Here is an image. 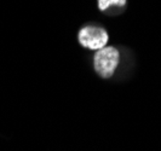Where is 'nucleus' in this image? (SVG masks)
Wrapping results in <instances>:
<instances>
[{"mask_svg": "<svg viewBox=\"0 0 161 151\" xmlns=\"http://www.w3.org/2000/svg\"><path fill=\"white\" fill-rule=\"evenodd\" d=\"M120 61V53L119 51L113 46H105V47L98 50L93 58V65L97 74L103 78L108 79L113 76L114 72Z\"/></svg>", "mask_w": 161, "mask_h": 151, "instance_id": "nucleus-1", "label": "nucleus"}, {"mask_svg": "<svg viewBox=\"0 0 161 151\" xmlns=\"http://www.w3.org/2000/svg\"><path fill=\"white\" fill-rule=\"evenodd\" d=\"M79 42L90 50H101L108 42V34L99 27H84L79 32Z\"/></svg>", "mask_w": 161, "mask_h": 151, "instance_id": "nucleus-2", "label": "nucleus"}, {"mask_svg": "<svg viewBox=\"0 0 161 151\" xmlns=\"http://www.w3.org/2000/svg\"><path fill=\"white\" fill-rule=\"evenodd\" d=\"M125 4H126V0H98V8L102 11H104L108 8H110L112 5L124 6Z\"/></svg>", "mask_w": 161, "mask_h": 151, "instance_id": "nucleus-3", "label": "nucleus"}]
</instances>
